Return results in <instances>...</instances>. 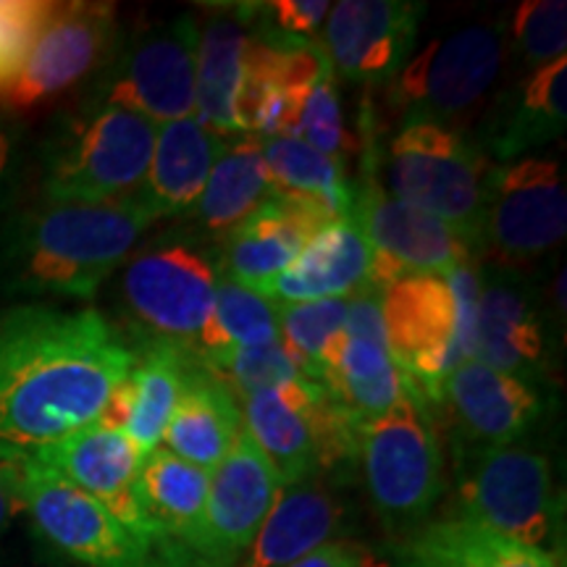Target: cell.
Segmentation results:
<instances>
[{
  "instance_id": "cell-1",
  "label": "cell",
  "mask_w": 567,
  "mask_h": 567,
  "mask_svg": "<svg viewBox=\"0 0 567 567\" xmlns=\"http://www.w3.org/2000/svg\"><path fill=\"white\" fill-rule=\"evenodd\" d=\"M134 363L137 352L92 308L0 313V463L30 460L95 423Z\"/></svg>"
},
{
  "instance_id": "cell-2",
  "label": "cell",
  "mask_w": 567,
  "mask_h": 567,
  "mask_svg": "<svg viewBox=\"0 0 567 567\" xmlns=\"http://www.w3.org/2000/svg\"><path fill=\"white\" fill-rule=\"evenodd\" d=\"M153 218L134 197L118 203L42 200L0 231V289L90 300L130 258Z\"/></svg>"
},
{
  "instance_id": "cell-3",
  "label": "cell",
  "mask_w": 567,
  "mask_h": 567,
  "mask_svg": "<svg viewBox=\"0 0 567 567\" xmlns=\"http://www.w3.org/2000/svg\"><path fill=\"white\" fill-rule=\"evenodd\" d=\"M478 268L413 274L381 289L386 347L429 402H442L452 371L476 354L481 305Z\"/></svg>"
},
{
  "instance_id": "cell-4",
  "label": "cell",
  "mask_w": 567,
  "mask_h": 567,
  "mask_svg": "<svg viewBox=\"0 0 567 567\" xmlns=\"http://www.w3.org/2000/svg\"><path fill=\"white\" fill-rule=\"evenodd\" d=\"M158 126L122 105L92 101L45 151V200L118 203L142 187Z\"/></svg>"
},
{
  "instance_id": "cell-5",
  "label": "cell",
  "mask_w": 567,
  "mask_h": 567,
  "mask_svg": "<svg viewBox=\"0 0 567 567\" xmlns=\"http://www.w3.org/2000/svg\"><path fill=\"white\" fill-rule=\"evenodd\" d=\"M413 384L400 405L358 425V455L375 513L389 534L410 536L429 523L444 492V452Z\"/></svg>"
},
{
  "instance_id": "cell-6",
  "label": "cell",
  "mask_w": 567,
  "mask_h": 567,
  "mask_svg": "<svg viewBox=\"0 0 567 567\" xmlns=\"http://www.w3.org/2000/svg\"><path fill=\"white\" fill-rule=\"evenodd\" d=\"M492 172L488 155L446 126L410 122L389 142L386 187L394 200L442 218L478 247Z\"/></svg>"
},
{
  "instance_id": "cell-7",
  "label": "cell",
  "mask_w": 567,
  "mask_h": 567,
  "mask_svg": "<svg viewBox=\"0 0 567 567\" xmlns=\"http://www.w3.org/2000/svg\"><path fill=\"white\" fill-rule=\"evenodd\" d=\"M457 507L460 517L544 551L563 515L549 460L515 444L460 452Z\"/></svg>"
},
{
  "instance_id": "cell-8",
  "label": "cell",
  "mask_w": 567,
  "mask_h": 567,
  "mask_svg": "<svg viewBox=\"0 0 567 567\" xmlns=\"http://www.w3.org/2000/svg\"><path fill=\"white\" fill-rule=\"evenodd\" d=\"M243 425L271 460L281 486L313 481L321 467L358 455V425L305 375L247 396Z\"/></svg>"
},
{
  "instance_id": "cell-9",
  "label": "cell",
  "mask_w": 567,
  "mask_h": 567,
  "mask_svg": "<svg viewBox=\"0 0 567 567\" xmlns=\"http://www.w3.org/2000/svg\"><path fill=\"white\" fill-rule=\"evenodd\" d=\"M505 59L494 27H465L415 53L389 82L402 124L429 122L452 130L492 90Z\"/></svg>"
},
{
  "instance_id": "cell-10",
  "label": "cell",
  "mask_w": 567,
  "mask_h": 567,
  "mask_svg": "<svg viewBox=\"0 0 567 567\" xmlns=\"http://www.w3.org/2000/svg\"><path fill=\"white\" fill-rule=\"evenodd\" d=\"M218 268L200 245L174 239L126 264L122 308L147 342L195 344L216 295Z\"/></svg>"
},
{
  "instance_id": "cell-11",
  "label": "cell",
  "mask_w": 567,
  "mask_h": 567,
  "mask_svg": "<svg viewBox=\"0 0 567 567\" xmlns=\"http://www.w3.org/2000/svg\"><path fill=\"white\" fill-rule=\"evenodd\" d=\"M200 27L182 13L134 38L105 69L95 101L122 105L155 126L195 116Z\"/></svg>"
},
{
  "instance_id": "cell-12",
  "label": "cell",
  "mask_w": 567,
  "mask_h": 567,
  "mask_svg": "<svg viewBox=\"0 0 567 567\" xmlns=\"http://www.w3.org/2000/svg\"><path fill=\"white\" fill-rule=\"evenodd\" d=\"M24 513L55 549L84 567H161L142 538L53 471L19 460Z\"/></svg>"
},
{
  "instance_id": "cell-13",
  "label": "cell",
  "mask_w": 567,
  "mask_h": 567,
  "mask_svg": "<svg viewBox=\"0 0 567 567\" xmlns=\"http://www.w3.org/2000/svg\"><path fill=\"white\" fill-rule=\"evenodd\" d=\"M567 229L565 168L557 158L526 155L494 166L481 239L507 266L528 264L563 243Z\"/></svg>"
},
{
  "instance_id": "cell-14",
  "label": "cell",
  "mask_w": 567,
  "mask_h": 567,
  "mask_svg": "<svg viewBox=\"0 0 567 567\" xmlns=\"http://www.w3.org/2000/svg\"><path fill=\"white\" fill-rule=\"evenodd\" d=\"M113 34L111 3H55L21 69L0 87V105L21 113L63 95L109 59Z\"/></svg>"
},
{
  "instance_id": "cell-15",
  "label": "cell",
  "mask_w": 567,
  "mask_h": 567,
  "mask_svg": "<svg viewBox=\"0 0 567 567\" xmlns=\"http://www.w3.org/2000/svg\"><path fill=\"white\" fill-rule=\"evenodd\" d=\"M354 218L363 226L373 250L368 287L386 289L396 279L413 274H446L471 264L476 243L413 205L394 200L375 184H365L354 193Z\"/></svg>"
},
{
  "instance_id": "cell-16",
  "label": "cell",
  "mask_w": 567,
  "mask_h": 567,
  "mask_svg": "<svg viewBox=\"0 0 567 567\" xmlns=\"http://www.w3.org/2000/svg\"><path fill=\"white\" fill-rule=\"evenodd\" d=\"M281 488L271 460L243 425L231 450L210 473L200 538L195 547L197 567L237 565L271 513Z\"/></svg>"
},
{
  "instance_id": "cell-17",
  "label": "cell",
  "mask_w": 567,
  "mask_h": 567,
  "mask_svg": "<svg viewBox=\"0 0 567 567\" xmlns=\"http://www.w3.org/2000/svg\"><path fill=\"white\" fill-rule=\"evenodd\" d=\"M425 6L408 0H342L331 6L323 59L347 82H392L410 61Z\"/></svg>"
},
{
  "instance_id": "cell-18",
  "label": "cell",
  "mask_w": 567,
  "mask_h": 567,
  "mask_svg": "<svg viewBox=\"0 0 567 567\" xmlns=\"http://www.w3.org/2000/svg\"><path fill=\"white\" fill-rule=\"evenodd\" d=\"M30 460L101 502L124 528H130L153 549L151 526L142 513L137 492L140 467L145 457L124 431L95 421L45 446Z\"/></svg>"
},
{
  "instance_id": "cell-19",
  "label": "cell",
  "mask_w": 567,
  "mask_h": 567,
  "mask_svg": "<svg viewBox=\"0 0 567 567\" xmlns=\"http://www.w3.org/2000/svg\"><path fill=\"white\" fill-rule=\"evenodd\" d=\"M442 402L450 405L460 452L515 444L542 413V400L530 381L463 360L446 379Z\"/></svg>"
},
{
  "instance_id": "cell-20",
  "label": "cell",
  "mask_w": 567,
  "mask_h": 567,
  "mask_svg": "<svg viewBox=\"0 0 567 567\" xmlns=\"http://www.w3.org/2000/svg\"><path fill=\"white\" fill-rule=\"evenodd\" d=\"M371 266V243L354 213H350L323 224L264 295L276 305L350 297L368 287Z\"/></svg>"
},
{
  "instance_id": "cell-21",
  "label": "cell",
  "mask_w": 567,
  "mask_h": 567,
  "mask_svg": "<svg viewBox=\"0 0 567 567\" xmlns=\"http://www.w3.org/2000/svg\"><path fill=\"white\" fill-rule=\"evenodd\" d=\"M226 142L197 116L158 126L151 166L132 197L151 213L153 221L195 210Z\"/></svg>"
},
{
  "instance_id": "cell-22",
  "label": "cell",
  "mask_w": 567,
  "mask_h": 567,
  "mask_svg": "<svg viewBox=\"0 0 567 567\" xmlns=\"http://www.w3.org/2000/svg\"><path fill=\"white\" fill-rule=\"evenodd\" d=\"M318 384L354 425L389 413L413 392V381L394 363L389 347L344 331H337L321 352Z\"/></svg>"
},
{
  "instance_id": "cell-23",
  "label": "cell",
  "mask_w": 567,
  "mask_h": 567,
  "mask_svg": "<svg viewBox=\"0 0 567 567\" xmlns=\"http://www.w3.org/2000/svg\"><path fill=\"white\" fill-rule=\"evenodd\" d=\"M321 226L313 213L271 195L243 224L226 231L221 276L264 295Z\"/></svg>"
},
{
  "instance_id": "cell-24",
  "label": "cell",
  "mask_w": 567,
  "mask_h": 567,
  "mask_svg": "<svg viewBox=\"0 0 567 567\" xmlns=\"http://www.w3.org/2000/svg\"><path fill=\"white\" fill-rule=\"evenodd\" d=\"M547 358L544 326L530 295L509 274L481 281V305L473 360L530 381Z\"/></svg>"
},
{
  "instance_id": "cell-25",
  "label": "cell",
  "mask_w": 567,
  "mask_h": 567,
  "mask_svg": "<svg viewBox=\"0 0 567 567\" xmlns=\"http://www.w3.org/2000/svg\"><path fill=\"white\" fill-rule=\"evenodd\" d=\"M567 124V55L528 71L499 113L492 116L484 145L496 161L513 163L557 140Z\"/></svg>"
},
{
  "instance_id": "cell-26",
  "label": "cell",
  "mask_w": 567,
  "mask_h": 567,
  "mask_svg": "<svg viewBox=\"0 0 567 567\" xmlns=\"http://www.w3.org/2000/svg\"><path fill=\"white\" fill-rule=\"evenodd\" d=\"M239 431H243V410L237 396L195 360L179 402L163 431L161 446L213 473L231 450Z\"/></svg>"
},
{
  "instance_id": "cell-27",
  "label": "cell",
  "mask_w": 567,
  "mask_h": 567,
  "mask_svg": "<svg viewBox=\"0 0 567 567\" xmlns=\"http://www.w3.org/2000/svg\"><path fill=\"white\" fill-rule=\"evenodd\" d=\"M342 523V507L323 486L305 481L276 496L271 513L234 567H287L331 542Z\"/></svg>"
},
{
  "instance_id": "cell-28",
  "label": "cell",
  "mask_w": 567,
  "mask_h": 567,
  "mask_svg": "<svg viewBox=\"0 0 567 567\" xmlns=\"http://www.w3.org/2000/svg\"><path fill=\"white\" fill-rule=\"evenodd\" d=\"M245 19L247 13L243 11L216 13L203 27L197 42L195 113L218 137L243 134L237 105L243 95L247 42H250Z\"/></svg>"
},
{
  "instance_id": "cell-29",
  "label": "cell",
  "mask_w": 567,
  "mask_h": 567,
  "mask_svg": "<svg viewBox=\"0 0 567 567\" xmlns=\"http://www.w3.org/2000/svg\"><path fill=\"white\" fill-rule=\"evenodd\" d=\"M402 563L410 567H557L551 551L528 547L460 515L431 520L410 534Z\"/></svg>"
},
{
  "instance_id": "cell-30",
  "label": "cell",
  "mask_w": 567,
  "mask_h": 567,
  "mask_svg": "<svg viewBox=\"0 0 567 567\" xmlns=\"http://www.w3.org/2000/svg\"><path fill=\"white\" fill-rule=\"evenodd\" d=\"M271 174V195L313 213L329 224L352 213L354 189L344 179L342 163L318 153L300 137H258Z\"/></svg>"
},
{
  "instance_id": "cell-31",
  "label": "cell",
  "mask_w": 567,
  "mask_h": 567,
  "mask_svg": "<svg viewBox=\"0 0 567 567\" xmlns=\"http://www.w3.org/2000/svg\"><path fill=\"white\" fill-rule=\"evenodd\" d=\"M193 363L195 354L189 347L168 342H151L145 352L137 354V363L126 375L130 417H126L124 434L132 439L142 457L163 444V431L179 402Z\"/></svg>"
},
{
  "instance_id": "cell-32",
  "label": "cell",
  "mask_w": 567,
  "mask_h": 567,
  "mask_svg": "<svg viewBox=\"0 0 567 567\" xmlns=\"http://www.w3.org/2000/svg\"><path fill=\"white\" fill-rule=\"evenodd\" d=\"M271 197L264 147L255 134H237L226 142V151L216 161L205 184L195 216L205 231L226 234L243 224Z\"/></svg>"
},
{
  "instance_id": "cell-33",
  "label": "cell",
  "mask_w": 567,
  "mask_h": 567,
  "mask_svg": "<svg viewBox=\"0 0 567 567\" xmlns=\"http://www.w3.org/2000/svg\"><path fill=\"white\" fill-rule=\"evenodd\" d=\"M279 342V310L266 295L231 279H218L210 313L195 337V354Z\"/></svg>"
},
{
  "instance_id": "cell-34",
  "label": "cell",
  "mask_w": 567,
  "mask_h": 567,
  "mask_svg": "<svg viewBox=\"0 0 567 567\" xmlns=\"http://www.w3.org/2000/svg\"><path fill=\"white\" fill-rule=\"evenodd\" d=\"M195 354V352H193ZM195 360L213 379L221 381L234 396H255L276 389L287 381L300 379V368L292 363L281 342L260 347H239V350L195 354Z\"/></svg>"
},
{
  "instance_id": "cell-35",
  "label": "cell",
  "mask_w": 567,
  "mask_h": 567,
  "mask_svg": "<svg viewBox=\"0 0 567 567\" xmlns=\"http://www.w3.org/2000/svg\"><path fill=\"white\" fill-rule=\"evenodd\" d=\"M279 310V342L305 379L318 381V360L329 339L342 331L347 297L276 305Z\"/></svg>"
},
{
  "instance_id": "cell-36",
  "label": "cell",
  "mask_w": 567,
  "mask_h": 567,
  "mask_svg": "<svg viewBox=\"0 0 567 567\" xmlns=\"http://www.w3.org/2000/svg\"><path fill=\"white\" fill-rule=\"evenodd\" d=\"M513 38L523 66L530 71L563 59L567 45V6L563 0H526L515 11Z\"/></svg>"
},
{
  "instance_id": "cell-37",
  "label": "cell",
  "mask_w": 567,
  "mask_h": 567,
  "mask_svg": "<svg viewBox=\"0 0 567 567\" xmlns=\"http://www.w3.org/2000/svg\"><path fill=\"white\" fill-rule=\"evenodd\" d=\"M297 137L334 161H342V153L350 147V134L344 130L337 76L331 74V69H326L318 76L313 90L305 97L300 124H297Z\"/></svg>"
},
{
  "instance_id": "cell-38",
  "label": "cell",
  "mask_w": 567,
  "mask_h": 567,
  "mask_svg": "<svg viewBox=\"0 0 567 567\" xmlns=\"http://www.w3.org/2000/svg\"><path fill=\"white\" fill-rule=\"evenodd\" d=\"M55 3L0 0V87L21 69Z\"/></svg>"
},
{
  "instance_id": "cell-39",
  "label": "cell",
  "mask_w": 567,
  "mask_h": 567,
  "mask_svg": "<svg viewBox=\"0 0 567 567\" xmlns=\"http://www.w3.org/2000/svg\"><path fill=\"white\" fill-rule=\"evenodd\" d=\"M331 3L326 0H276L266 6V17L274 21L271 32L281 34L287 40L310 42V38L329 17Z\"/></svg>"
},
{
  "instance_id": "cell-40",
  "label": "cell",
  "mask_w": 567,
  "mask_h": 567,
  "mask_svg": "<svg viewBox=\"0 0 567 567\" xmlns=\"http://www.w3.org/2000/svg\"><path fill=\"white\" fill-rule=\"evenodd\" d=\"M365 549L350 542H326L287 567H368Z\"/></svg>"
},
{
  "instance_id": "cell-41",
  "label": "cell",
  "mask_w": 567,
  "mask_h": 567,
  "mask_svg": "<svg viewBox=\"0 0 567 567\" xmlns=\"http://www.w3.org/2000/svg\"><path fill=\"white\" fill-rule=\"evenodd\" d=\"M21 513H24V499H21L19 463H0V536Z\"/></svg>"
},
{
  "instance_id": "cell-42",
  "label": "cell",
  "mask_w": 567,
  "mask_h": 567,
  "mask_svg": "<svg viewBox=\"0 0 567 567\" xmlns=\"http://www.w3.org/2000/svg\"><path fill=\"white\" fill-rule=\"evenodd\" d=\"M19 172V134L9 124L0 122V208L9 203L13 182Z\"/></svg>"
},
{
  "instance_id": "cell-43",
  "label": "cell",
  "mask_w": 567,
  "mask_h": 567,
  "mask_svg": "<svg viewBox=\"0 0 567 567\" xmlns=\"http://www.w3.org/2000/svg\"><path fill=\"white\" fill-rule=\"evenodd\" d=\"M396 567H410V565H405V563H400V565H396Z\"/></svg>"
}]
</instances>
